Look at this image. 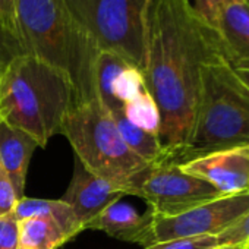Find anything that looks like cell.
<instances>
[{
	"label": "cell",
	"mask_w": 249,
	"mask_h": 249,
	"mask_svg": "<svg viewBox=\"0 0 249 249\" xmlns=\"http://www.w3.org/2000/svg\"><path fill=\"white\" fill-rule=\"evenodd\" d=\"M226 56L215 30L189 0H151L145 85L159 113V140L169 161L182 164L192 135L202 66Z\"/></svg>",
	"instance_id": "cell-1"
},
{
	"label": "cell",
	"mask_w": 249,
	"mask_h": 249,
	"mask_svg": "<svg viewBox=\"0 0 249 249\" xmlns=\"http://www.w3.org/2000/svg\"><path fill=\"white\" fill-rule=\"evenodd\" d=\"M14 41L21 53L63 71L73 82L78 103L95 98L98 49L65 0H15Z\"/></svg>",
	"instance_id": "cell-2"
},
{
	"label": "cell",
	"mask_w": 249,
	"mask_h": 249,
	"mask_svg": "<svg viewBox=\"0 0 249 249\" xmlns=\"http://www.w3.org/2000/svg\"><path fill=\"white\" fill-rule=\"evenodd\" d=\"M78 103L72 79L60 69L19 53L6 62L0 88V119L31 135L44 148L60 134L62 123Z\"/></svg>",
	"instance_id": "cell-3"
},
{
	"label": "cell",
	"mask_w": 249,
	"mask_h": 249,
	"mask_svg": "<svg viewBox=\"0 0 249 249\" xmlns=\"http://www.w3.org/2000/svg\"><path fill=\"white\" fill-rule=\"evenodd\" d=\"M249 147V89L226 56L207 62L183 163L217 151Z\"/></svg>",
	"instance_id": "cell-4"
},
{
	"label": "cell",
	"mask_w": 249,
	"mask_h": 249,
	"mask_svg": "<svg viewBox=\"0 0 249 249\" xmlns=\"http://www.w3.org/2000/svg\"><path fill=\"white\" fill-rule=\"evenodd\" d=\"M60 134L75 151V157L92 175L131 195L134 180L150 164L140 159L122 140L111 116L97 98L72 106Z\"/></svg>",
	"instance_id": "cell-5"
},
{
	"label": "cell",
	"mask_w": 249,
	"mask_h": 249,
	"mask_svg": "<svg viewBox=\"0 0 249 249\" xmlns=\"http://www.w3.org/2000/svg\"><path fill=\"white\" fill-rule=\"evenodd\" d=\"M98 50L113 52L144 71L151 0H65Z\"/></svg>",
	"instance_id": "cell-6"
},
{
	"label": "cell",
	"mask_w": 249,
	"mask_h": 249,
	"mask_svg": "<svg viewBox=\"0 0 249 249\" xmlns=\"http://www.w3.org/2000/svg\"><path fill=\"white\" fill-rule=\"evenodd\" d=\"M131 195L145 199L154 215H176L221 196L210 183L185 173L175 161L150 164L134 180Z\"/></svg>",
	"instance_id": "cell-7"
},
{
	"label": "cell",
	"mask_w": 249,
	"mask_h": 249,
	"mask_svg": "<svg viewBox=\"0 0 249 249\" xmlns=\"http://www.w3.org/2000/svg\"><path fill=\"white\" fill-rule=\"evenodd\" d=\"M249 213V192L220 196L176 215H154L144 248L196 236H215Z\"/></svg>",
	"instance_id": "cell-8"
},
{
	"label": "cell",
	"mask_w": 249,
	"mask_h": 249,
	"mask_svg": "<svg viewBox=\"0 0 249 249\" xmlns=\"http://www.w3.org/2000/svg\"><path fill=\"white\" fill-rule=\"evenodd\" d=\"M94 95L107 113L123 111V106L147 88L144 73L122 56L98 50L94 63Z\"/></svg>",
	"instance_id": "cell-9"
},
{
	"label": "cell",
	"mask_w": 249,
	"mask_h": 249,
	"mask_svg": "<svg viewBox=\"0 0 249 249\" xmlns=\"http://www.w3.org/2000/svg\"><path fill=\"white\" fill-rule=\"evenodd\" d=\"M180 169L210 183L221 196L249 192V147L205 154L180 164Z\"/></svg>",
	"instance_id": "cell-10"
},
{
	"label": "cell",
	"mask_w": 249,
	"mask_h": 249,
	"mask_svg": "<svg viewBox=\"0 0 249 249\" xmlns=\"http://www.w3.org/2000/svg\"><path fill=\"white\" fill-rule=\"evenodd\" d=\"M124 195L122 189L88 172L75 157V167L68 191L60 198L66 202L78 218L82 230L108 205L120 201Z\"/></svg>",
	"instance_id": "cell-11"
},
{
	"label": "cell",
	"mask_w": 249,
	"mask_h": 249,
	"mask_svg": "<svg viewBox=\"0 0 249 249\" xmlns=\"http://www.w3.org/2000/svg\"><path fill=\"white\" fill-rule=\"evenodd\" d=\"M213 28L230 65H249V0H223Z\"/></svg>",
	"instance_id": "cell-12"
},
{
	"label": "cell",
	"mask_w": 249,
	"mask_h": 249,
	"mask_svg": "<svg viewBox=\"0 0 249 249\" xmlns=\"http://www.w3.org/2000/svg\"><path fill=\"white\" fill-rule=\"evenodd\" d=\"M153 217L154 213L151 208L145 213H140L134 205L117 201L101 211L87 229L101 230L110 237L138 243L144 248Z\"/></svg>",
	"instance_id": "cell-13"
},
{
	"label": "cell",
	"mask_w": 249,
	"mask_h": 249,
	"mask_svg": "<svg viewBox=\"0 0 249 249\" xmlns=\"http://www.w3.org/2000/svg\"><path fill=\"white\" fill-rule=\"evenodd\" d=\"M37 147L38 144L31 135L0 119V164L19 199L24 196L30 160Z\"/></svg>",
	"instance_id": "cell-14"
},
{
	"label": "cell",
	"mask_w": 249,
	"mask_h": 249,
	"mask_svg": "<svg viewBox=\"0 0 249 249\" xmlns=\"http://www.w3.org/2000/svg\"><path fill=\"white\" fill-rule=\"evenodd\" d=\"M12 214L18 221L28 217H49L62 227L69 239H73L79 231H82V227L78 223V218L73 214L72 208L62 199H40L22 196L17 202Z\"/></svg>",
	"instance_id": "cell-15"
},
{
	"label": "cell",
	"mask_w": 249,
	"mask_h": 249,
	"mask_svg": "<svg viewBox=\"0 0 249 249\" xmlns=\"http://www.w3.org/2000/svg\"><path fill=\"white\" fill-rule=\"evenodd\" d=\"M69 236L49 217H28L18 221V249H59Z\"/></svg>",
	"instance_id": "cell-16"
},
{
	"label": "cell",
	"mask_w": 249,
	"mask_h": 249,
	"mask_svg": "<svg viewBox=\"0 0 249 249\" xmlns=\"http://www.w3.org/2000/svg\"><path fill=\"white\" fill-rule=\"evenodd\" d=\"M116 123V128L122 137V140L140 159L147 161L148 164H156L161 161H169L167 156L160 144L159 135L147 132L135 124H132L123 111L108 113Z\"/></svg>",
	"instance_id": "cell-17"
},
{
	"label": "cell",
	"mask_w": 249,
	"mask_h": 249,
	"mask_svg": "<svg viewBox=\"0 0 249 249\" xmlns=\"http://www.w3.org/2000/svg\"><path fill=\"white\" fill-rule=\"evenodd\" d=\"M123 114L135 126L159 135L160 113L148 88L142 89L138 95L123 106Z\"/></svg>",
	"instance_id": "cell-18"
},
{
	"label": "cell",
	"mask_w": 249,
	"mask_h": 249,
	"mask_svg": "<svg viewBox=\"0 0 249 249\" xmlns=\"http://www.w3.org/2000/svg\"><path fill=\"white\" fill-rule=\"evenodd\" d=\"M221 245L223 242L220 236L215 234V236H196V237H182V239L167 240L153 245L147 249H215Z\"/></svg>",
	"instance_id": "cell-19"
},
{
	"label": "cell",
	"mask_w": 249,
	"mask_h": 249,
	"mask_svg": "<svg viewBox=\"0 0 249 249\" xmlns=\"http://www.w3.org/2000/svg\"><path fill=\"white\" fill-rule=\"evenodd\" d=\"M18 201L19 198L14 189V185L5 169L0 164V217L14 213V208Z\"/></svg>",
	"instance_id": "cell-20"
},
{
	"label": "cell",
	"mask_w": 249,
	"mask_h": 249,
	"mask_svg": "<svg viewBox=\"0 0 249 249\" xmlns=\"http://www.w3.org/2000/svg\"><path fill=\"white\" fill-rule=\"evenodd\" d=\"M0 249H18V220L12 213L0 217Z\"/></svg>",
	"instance_id": "cell-21"
},
{
	"label": "cell",
	"mask_w": 249,
	"mask_h": 249,
	"mask_svg": "<svg viewBox=\"0 0 249 249\" xmlns=\"http://www.w3.org/2000/svg\"><path fill=\"white\" fill-rule=\"evenodd\" d=\"M223 245L249 243V213L243 215L237 223L218 234Z\"/></svg>",
	"instance_id": "cell-22"
},
{
	"label": "cell",
	"mask_w": 249,
	"mask_h": 249,
	"mask_svg": "<svg viewBox=\"0 0 249 249\" xmlns=\"http://www.w3.org/2000/svg\"><path fill=\"white\" fill-rule=\"evenodd\" d=\"M0 28L14 40V36H15V0H0Z\"/></svg>",
	"instance_id": "cell-23"
},
{
	"label": "cell",
	"mask_w": 249,
	"mask_h": 249,
	"mask_svg": "<svg viewBox=\"0 0 249 249\" xmlns=\"http://www.w3.org/2000/svg\"><path fill=\"white\" fill-rule=\"evenodd\" d=\"M221 3H223V0H195L194 8L213 27Z\"/></svg>",
	"instance_id": "cell-24"
},
{
	"label": "cell",
	"mask_w": 249,
	"mask_h": 249,
	"mask_svg": "<svg viewBox=\"0 0 249 249\" xmlns=\"http://www.w3.org/2000/svg\"><path fill=\"white\" fill-rule=\"evenodd\" d=\"M233 69L239 79L243 82V85L249 89V65H236L233 66Z\"/></svg>",
	"instance_id": "cell-25"
},
{
	"label": "cell",
	"mask_w": 249,
	"mask_h": 249,
	"mask_svg": "<svg viewBox=\"0 0 249 249\" xmlns=\"http://www.w3.org/2000/svg\"><path fill=\"white\" fill-rule=\"evenodd\" d=\"M215 249H249V243H236V245H221Z\"/></svg>",
	"instance_id": "cell-26"
},
{
	"label": "cell",
	"mask_w": 249,
	"mask_h": 249,
	"mask_svg": "<svg viewBox=\"0 0 249 249\" xmlns=\"http://www.w3.org/2000/svg\"><path fill=\"white\" fill-rule=\"evenodd\" d=\"M5 71H6V62H2V60H0V88H2V82H3Z\"/></svg>",
	"instance_id": "cell-27"
}]
</instances>
